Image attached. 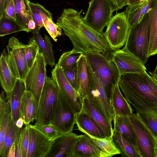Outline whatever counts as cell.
I'll return each instance as SVG.
<instances>
[{
  "mask_svg": "<svg viewBox=\"0 0 157 157\" xmlns=\"http://www.w3.org/2000/svg\"><path fill=\"white\" fill-rule=\"evenodd\" d=\"M82 11L65 8L57 20L56 24L70 39L73 48L84 54L103 53L116 50L108 44L104 33L97 32L86 22L81 14Z\"/></svg>",
  "mask_w": 157,
  "mask_h": 157,
  "instance_id": "cell-1",
  "label": "cell"
},
{
  "mask_svg": "<svg viewBox=\"0 0 157 157\" xmlns=\"http://www.w3.org/2000/svg\"><path fill=\"white\" fill-rule=\"evenodd\" d=\"M84 54L90 67L100 80L110 101L113 92L121 76L116 65L112 58L109 59L101 53Z\"/></svg>",
  "mask_w": 157,
  "mask_h": 157,
  "instance_id": "cell-2",
  "label": "cell"
},
{
  "mask_svg": "<svg viewBox=\"0 0 157 157\" xmlns=\"http://www.w3.org/2000/svg\"><path fill=\"white\" fill-rule=\"evenodd\" d=\"M150 38L149 16L147 13L140 22L130 27L122 49L134 56L145 64L148 58Z\"/></svg>",
  "mask_w": 157,
  "mask_h": 157,
  "instance_id": "cell-3",
  "label": "cell"
},
{
  "mask_svg": "<svg viewBox=\"0 0 157 157\" xmlns=\"http://www.w3.org/2000/svg\"><path fill=\"white\" fill-rule=\"evenodd\" d=\"M124 84L136 95L157 107V79L143 73H126L120 78Z\"/></svg>",
  "mask_w": 157,
  "mask_h": 157,
  "instance_id": "cell-4",
  "label": "cell"
},
{
  "mask_svg": "<svg viewBox=\"0 0 157 157\" xmlns=\"http://www.w3.org/2000/svg\"><path fill=\"white\" fill-rule=\"evenodd\" d=\"M77 114L70 101L58 88L57 103L49 124L56 128L60 134L72 132Z\"/></svg>",
  "mask_w": 157,
  "mask_h": 157,
  "instance_id": "cell-5",
  "label": "cell"
},
{
  "mask_svg": "<svg viewBox=\"0 0 157 157\" xmlns=\"http://www.w3.org/2000/svg\"><path fill=\"white\" fill-rule=\"evenodd\" d=\"M87 63L89 85L86 98L112 125L113 113L110 101L107 96L100 80L87 61Z\"/></svg>",
  "mask_w": 157,
  "mask_h": 157,
  "instance_id": "cell-6",
  "label": "cell"
},
{
  "mask_svg": "<svg viewBox=\"0 0 157 157\" xmlns=\"http://www.w3.org/2000/svg\"><path fill=\"white\" fill-rule=\"evenodd\" d=\"M44 57L40 51L33 65L30 68L24 81L25 90L31 92L34 99L36 120L42 91L47 77Z\"/></svg>",
  "mask_w": 157,
  "mask_h": 157,
  "instance_id": "cell-7",
  "label": "cell"
},
{
  "mask_svg": "<svg viewBox=\"0 0 157 157\" xmlns=\"http://www.w3.org/2000/svg\"><path fill=\"white\" fill-rule=\"evenodd\" d=\"M58 86L51 78L47 77L40 97L35 124H49L57 103Z\"/></svg>",
  "mask_w": 157,
  "mask_h": 157,
  "instance_id": "cell-8",
  "label": "cell"
},
{
  "mask_svg": "<svg viewBox=\"0 0 157 157\" xmlns=\"http://www.w3.org/2000/svg\"><path fill=\"white\" fill-rule=\"evenodd\" d=\"M114 11L109 0H91L83 19L93 29L103 33L104 28L111 20Z\"/></svg>",
  "mask_w": 157,
  "mask_h": 157,
  "instance_id": "cell-9",
  "label": "cell"
},
{
  "mask_svg": "<svg viewBox=\"0 0 157 157\" xmlns=\"http://www.w3.org/2000/svg\"><path fill=\"white\" fill-rule=\"evenodd\" d=\"M136 135L138 150L141 157H156L157 138L136 114L130 116Z\"/></svg>",
  "mask_w": 157,
  "mask_h": 157,
  "instance_id": "cell-10",
  "label": "cell"
},
{
  "mask_svg": "<svg viewBox=\"0 0 157 157\" xmlns=\"http://www.w3.org/2000/svg\"><path fill=\"white\" fill-rule=\"evenodd\" d=\"M25 46L15 36L10 38L6 46L8 63L11 70L17 79L24 81L29 70L25 55Z\"/></svg>",
  "mask_w": 157,
  "mask_h": 157,
  "instance_id": "cell-11",
  "label": "cell"
},
{
  "mask_svg": "<svg viewBox=\"0 0 157 157\" xmlns=\"http://www.w3.org/2000/svg\"><path fill=\"white\" fill-rule=\"evenodd\" d=\"M104 33L109 45L116 50L125 44L130 27L124 12L117 13L113 16Z\"/></svg>",
  "mask_w": 157,
  "mask_h": 157,
  "instance_id": "cell-12",
  "label": "cell"
},
{
  "mask_svg": "<svg viewBox=\"0 0 157 157\" xmlns=\"http://www.w3.org/2000/svg\"><path fill=\"white\" fill-rule=\"evenodd\" d=\"M111 55L121 75L126 73H143L146 72L145 64L142 61L122 49L113 51Z\"/></svg>",
  "mask_w": 157,
  "mask_h": 157,
  "instance_id": "cell-13",
  "label": "cell"
},
{
  "mask_svg": "<svg viewBox=\"0 0 157 157\" xmlns=\"http://www.w3.org/2000/svg\"><path fill=\"white\" fill-rule=\"evenodd\" d=\"M79 136L72 132L59 134L52 140L46 157H73Z\"/></svg>",
  "mask_w": 157,
  "mask_h": 157,
  "instance_id": "cell-14",
  "label": "cell"
},
{
  "mask_svg": "<svg viewBox=\"0 0 157 157\" xmlns=\"http://www.w3.org/2000/svg\"><path fill=\"white\" fill-rule=\"evenodd\" d=\"M52 78L71 104L77 113L81 110L82 99L67 80L63 69L57 63L52 72Z\"/></svg>",
  "mask_w": 157,
  "mask_h": 157,
  "instance_id": "cell-15",
  "label": "cell"
},
{
  "mask_svg": "<svg viewBox=\"0 0 157 157\" xmlns=\"http://www.w3.org/2000/svg\"><path fill=\"white\" fill-rule=\"evenodd\" d=\"M52 140L29 124V142L27 157H46Z\"/></svg>",
  "mask_w": 157,
  "mask_h": 157,
  "instance_id": "cell-16",
  "label": "cell"
},
{
  "mask_svg": "<svg viewBox=\"0 0 157 157\" xmlns=\"http://www.w3.org/2000/svg\"><path fill=\"white\" fill-rule=\"evenodd\" d=\"M78 130L90 137L103 138L108 136L101 126L89 115L81 111L76 115Z\"/></svg>",
  "mask_w": 157,
  "mask_h": 157,
  "instance_id": "cell-17",
  "label": "cell"
},
{
  "mask_svg": "<svg viewBox=\"0 0 157 157\" xmlns=\"http://www.w3.org/2000/svg\"><path fill=\"white\" fill-rule=\"evenodd\" d=\"M73 157H105L88 135H79L74 148Z\"/></svg>",
  "mask_w": 157,
  "mask_h": 157,
  "instance_id": "cell-18",
  "label": "cell"
},
{
  "mask_svg": "<svg viewBox=\"0 0 157 157\" xmlns=\"http://www.w3.org/2000/svg\"><path fill=\"white\" fill-rule=\"evenodd\" d=\"M119 86L128 102L134 108L137 113L151 114L157 117V107L153 106L132 92L120 79Z\"/></svg>",
  "mask_w": 157,
  "mask_h": 157,
  "instance_id": "cell-19",
  "label": "cell"
},
{
  "mask_svg": "<svg viewBox=\"0 0 157 157\" xmlns=\"http://www.w3.org/2000/svg\"><path fill=\"white\" fill-rule=\"evenodd\" d=\"M17 79L10 67L7 52L6 49H4L0 58V81L1 86L6 94L13 90Z\"/></svg>",
  "mask_w": 157,
  "mask_h": 157,
  "instance_id": "cell-20",
  "label": "cell"
},
{
  "mask_svg": "<svg viewBox=\"0 0 157 157\" xmlns=\"http://www.w3.org/2000/svg\"><path fill=\"white\" fill-rule=\"evenodd\" d=\"M25 90L24 81L17 79L13 89L10 92L6 94V99L10 101L12 118L15 122L21 117L20 107L23 95Z\"/></svg>",
  "mask_w": 157,
  "mask_h": 157,
  "instance_id": "cell-21",
  "label": "cell"
},
{
  "mask_svg": "<svg viewBox=\"0 0 157 157\" xmlns=\"http://www.w3.org/2000/svg\"><path fill=\"white\" fill-rule=\"evenodd\" d=\"M110 102L115 116H130L133 110L130 104L122 94L119 86L116 85L112 95Z\"/></svg>",
  "mask_w": 157,
  "mask_h": 157,
  "instance_id": "cell-22",
  "label": "cell"
},
{
  "mask_svg": "<svg viewBox=\"0 0 157 157\" xmlns=\"http://www.w3.org/2000/svg\"><path fill=\"white\" fill-rule=\"evenodd\" d=\"M113 121L114 127L139 151L136 134L130 120V116H113Z\"/></svg>",
  "mask_w": 157,
  "mask_h": 157,
  "instance_id": "cell-23",
  "label": "cell"
},
{
  "mask_svg": "<svg viewBox=\"0 0 157 157\" xmlns=\"http://www.w3.org/2000/svg\"><path fill=\"white\" fill-rule=\"evenodd\" d=\"M82 99V106L81 111L91 116L101 126L108 136L112 137L114 132L112 125L87 98Z\"/></svg>",
  "mask_w": 157,
  "mask_h": 157,
  "instance_id": "cell-24",
  "label": "cell"
},
{
  "mask_svg": "<svg viewBox=\"0 0 157 157\" xmlns=\"http://www.w3.org/2000/svg\"><path fill=\"white\" fill-rule=\"evenodd\" d=\"M87 67L86 56L83 53L78 59L77 64L78 93L82 99L87 97L89 90V84Z\"/></svg>",
  "mask_w": 157,
  "mask_h": 157,
  "instance_id": "cell-25",
  "label": "cell"
},
{
  "mask_svg": "<svg viewBox=\"0 0 157 157\" xmlns=\"http://www.w3.org/2000/svg\"><path fill=\"white\" fill-rule=\"evenodd\" d=\"M5 91L0 95V150L2 149L7 127L12 119L10 101L6 99Z\"/></svg>",
  "mask_w": 157,
  "mask_h": 157,
  "instance_id": "cell-26",
  "label": "cell"
},
{
  "mask_svg": "<svg viewBox=\"0 0 157 157\" xmlns=\"http://www.w3.org/2000/svg\"><path fill=\"white\" fill-rule=\"evenodd\" d=\"M152 0H144L128 5L124 11L129 24L132 27L140 22L150 7Z\"/></svg>",
  "mask_w": 157,
  "mask_h": 157,
  "instance_id": "cell-27",
  "label": "cell"
},
{
  "mask_svg": "<svg viewBox=\"0 0 157 157\" xmlns=\"http://www.w3.org/2000/svg\"><path fill=\"white\" fill-rule=\"evenodd\" d=\"M148 13L150 28L149 58L157 54V0H152Z\"/></svg>",
  "mask_w": 157,
  "mask_h": 157,
  "instance_id": "cell-28",
  "label": "cell"
},
{
  "mask_svg": "<svg viewBox=\"0 0 157 157\" xmlns=\"http://www.w3.org/2000/svg\"><path fill=\"white\" fill-rule=\"evenodd\" d=\"M33 36L38 44L40 51L42 53L47 65L53 67L56 65L52 44L49 36L46 34L44 37L41 36L40 30L36 29L31 31Z\"/></svg>",
  "mask_w": 157,
  "mask_h": 157,
  "instance_id": "cell-29",
  "label": "cell"
},
{
  "mask_svg": "<svg viewBox=\"0 0 157 157\" xmlns=\"http://www.w3.org/2000/svg\"><path fill=\"white\" fill-rule=\"evenodd\" d=\"M16 21L27 33L30 32L28 28L29 21L33 20L32 12L29 0H13Z\"/></svg>",
  "mask_w": 157,
  "mask_h": 157,
  "instance_id": "cell-30",
  "label": "cell"
},
{
  "mask_svg": "<svg viewBox=\"0 0 157 157\" xmlns=\"http://www.w3.org/2000/svg\"><path fill=\"white\" fill-rule=\"evenodd\" d=\"M21 117L25 126L33 122L36 118V110L33 95L30 92L25 90L23 94L20 107Z\"/></svg>",
  "mask_w": 157,
  "mask_h": 157,
  "instance_id": "cell-31",
  "label": "cell"
},
{
  "mask_svg": "<svg viewBox=\"0 0 157 157\" xmlns=\"http://www.w3.org/2000/svg\"><path fill=\"white\" fill-rule=\"evenodd\" d=\"M113 130V140L122 157H141L135 147L124 137L116 128L114 127Z\"/></svg>",
  "mask_w": 157,
  "mask_h": 157,
  "instance_id": "cell-32",
  "label": "cell"
},
{
  "mask_svg": "<svg viewBox=\"0 0 157 157\" xmlns=\"http://www.w3.org/2000/svg\"><path fill=\"white\" fill-rule=\"evenodd\" d=\"M22 130L16 126V122L12 119L7 127L3 145L0 150L1 156L7 157L10 148L13 143H17Z\"/></svg>",
  "mask_w": 157,
  "mask_h": 157,
  "instance_id": "cell-33",
  "label": "cell"
},
{
  "mask_svg": "<svg viewBox=\"0 0 157 157\" xmlns=\"http://www.w3.org/2000/svg\"><path fill=\"white\" fill-rule=\"evenodd\" d=\"M90 137L105 157H111L120 154L119 150L114 143L112 137L108 136L103 138Z\"/></svg>",
  "mask_w": 157,
  "mask_h": 157,
  "instance_id": "cell-34",
  "label": "cell"
},
{
  "mask_svg": "<svg viewBox=\"0 0 157 157\" xmlns=\"http://www.w3.org/2000/svg\"><path fill=\"white\" fill-rule=\"evenodd\" d=\"M83 53L73 48L63 53L60 57L57 64L63 70L77 67L78 61Z\"/></svg>",
  "mask_w": 157,
  "mask_h": 157,
  "instance_id": "cell-35",
  "label": "cell"
},
{
  "mask_svg": "<svg viewBox=\"0 0 157 157\" xmlns=\"http://www.w3.org/2000/svg\"><path fill=\"white\" fill-rule=\"evenodd\" d=\"M29 6L31 9L33 20L36 23V29L40 30L44 27L43 17L45 16L52 19V14L44 7L38 3H33L30 2Z\"/></svg>",
  "mask_w": 157,
  "mask_h": 157,
  "instance_id": "cell-36",
  "label": "cell"
},
{
  "mask_svg": "<svg viewBox=\"0 0 157 157\" xmlns=\"http://www.w3.org/2000/svg\"><path fill=\"white\" fill-rule=\"evenodd\" d=\"M24 31L16 21L12 18L6 17L4 14L0 17V36Z\"/></svg>",
  "mask_w": 157,
  "mask_h": 157,
  "instance_id": "cell-37",
  "label": "cell"
},
{
  "mask_svg": "<svg viewBox=\"0 0 157 157\" xmlns=\"http://www.w3.org/2000/svg\"><path fill=\"white\" fill-rule=\"evenodd\" d=\"M40 50L39 45L33 36L28 44H26L25 49L26 58L29 70L34 63Z\"/></svg>",
  "mask_w": 157,
  "mask_h": 157,
  "instance_id": "cell-38",
  "label": "cell"
},
{
  "mask_svg": "<svg viewBox=\"0 0 157 157\" xmlns=\"http://www.w3.org/2000/svg\"><path fill=\"white\" fill-rule=\"evenodd\" d=\"M43 21L44 27L50 36L56 42L57 38L62 35V28L58 25L54 23L52 19L45 16L43 17Z\"/></svg>",
  "mask_w": 157,
  "mask_h": 157,
  "instance_id": "cell-39",
  "label": "cell"
},
{
  "mask_svg": "<svg viewBox=\"0 0 157 157\" xmlns=\"http://www.w3.org/2000/svg\"><path fill=\"white\" fill-rule=\"evenodd\" d=\"M136 114L157 138V117L151 114Z\"/></svg>",
  "mask_w": 157,
  "mask_h": 157,
  "instance_id": "cell-40",
  "label": "cell"
},
{
  "mask_svg": "<svg viewBox=\"0 0 157 157\" xmlns=\"http://www.w3.org/2000/svg\"><path fill=\"white\" fill-rule=\"evenodd\" d=\"M33 127L51 140L55 139L60 134L54 127L50 124H34Z\"/></svg>",
  "mask_w": 157,
  "mask_h": 157,
  "instance_id": "cell-41",
  "label": "cell"
},
{
  "mask_svg": "<svg viewBox=\"0 0 157 157\" xmlns=\"http://www.w3.org/2000/svg\"><path fill=\"white\" fill-rule=\"evenodd\" d=\"M63 70L67 80L73 88L78 92L77 67Z\"/></svg>",
  "mask_w": 157,
  "mask_h": 157,
  "instance_id": "cell-42",
  "label": "cell"
},
{
  "mask_svg": "<svg viewBox=\"0 0 157 157\" xmlns=\"http://www.w3.org/2000/svg\"><path fill=\"white\" fill-rule=\"evenodd\" d=\"M5 16L16 21V17L13 0H5Z\"/></svg>",
  "mask_w": 157,
  "mask_h": 157,
  "instance_id": "cell-43",
  "label": "cell"
},
{
  "mask_svg": "<svg viewBox=\"0 0 157 157\" xmlns=\"http://www.w3.org/2000/svg\"><path fill=\"white\" fill-rule=\"evenodd\" d=\"M29 124L25 126L22 129L23 134L22 157H27V156L29 142Z\"/></svg>",
  "mask_w": 157,
  "mask_h": 157,
  "instance_id": "cell-44",
  "label": "cell"
},
{
  "mask_svg": "<svg viewBox=\"0 0 157 157\" xmlns=\"http://www.w3.org/2000/svg\"><path fill=\"white\" fill-rule=\"evenodd\" d=\"M23 132L22 130L18 140L16 144L15 157H22Z\"/></svg>",
  "mask_w": 157,
  "mask_h": 157,
  "instance_id": "cell-45",
  "label": "cell"
},
{
  "mask_svg": "<svg viewBox=\"0 0 157 157\" xmlns=\"http://www.w3.org/2000/svg\"><path fill=\"white\" fill-rule=\"evenodd\" d=\"M112 3L114 11H117L128 5V0H109Z\"/></svg>",
  "mask_w": 157,
  "mask_h": 157,
  "instance_id": "cell-46",
  "label": "cell"
},
{
  "mask_svg": "<svg viewBox=\"0 0 157 157\" xmlns=\"http://www.w3.org/2000/svg\"><path fill=\"white\" fill-rule=\"evenodd\" d=\"M16 151V144L13 143L9 150L7 157H15Z\"/></svg>",
  "mask_w": 157,
  "mask_h": 157,
  "instance_id": "cell-47",
  "label": "cell"
},
{
  "mask_svg": "<svg viewBox=\"0 0 157 157\" xmlns=\"http://www.w3.org/2000/svg\"><path fill=\"white\" fill-rule=\"evenodd\" d=\"M5 13V0H0V17Z\"/></svg>",
  "mask_w": 157,
  "mask_h": 157,
  "instance_id": "cell-48",
  "label": "cell"
},
{
  "mask_svg": "<svg viewBox=\"0 0 157 157\" xmlns=\"http://www.w3.org/2000/svg\"><path fill=\"white\" fill-rule=\"evenodd\" d=\"M36 27V25L35 21L33 19L30 20L28 24V28L30 32H31L32 30L35 29Z\"/></svg>",
  "mask_w": 157,
  "mask_h": 157,
  "instance_id": "cell-49",
  "label": "cell"
},
{
  "mask_svg": "<svg viewBox=\"0 0 157 157\" xmlns=\"http://www.w3.org/2000/svg\"><path fill=\"white\" fill-rule=\"evenodd\" d=\"M23 124H24V120L21 117L18 118L16 122V126L20 128H21Z\"/></svg>",
  "mask_w": 157,
  "mask_h": 157,
  "instance_id": "cell-50",
  "label": "cell"
},
{
  "mask_svg": "<svg viewBox=\"0 0 157 157\" xmlns=\"http://www.w3.org/2000/svg\"><path fill=\"white\" fill-rule=\"evenodd\" d=\"M151 75L157 79V65L155 70L152 72H149Z\"/></svg>",
  "mask_w": 157,
  "mask_h": 157,
  "instance_id": "cell-51",
  "label": "cell"
},
{
  "mask_svg": "<svg viewBox=\"0 0 157 157\" xmlns=\"http://www.w3.org/2000/svg\"><path fill=\"white\" fill-rule=\"evenodd\" d=\"M140 0H128V5H131L134 4L140 1Z\"/></svg>",
  "mask_w": 157,
  "mask_h": 157,
  "instance_id": "cell-52",
  "label": "cell"
},
{
  "mask_svg": "<svg viewBox=\"0 0 157 157\" xmlns=\"http://www.w3.org/2000/svg\"><path fill=\"white\" fill-rule=\"evenodd\" d=\"M155 152H156V157H157V139L156 147H155Z\"/></svg>",
  "mask_w": 157,
  "mask_h": 157,
  "instance_id": "cell-53",
  "label": "cell"
},
{
  "mask_svg": "<svg viewBox=\"0 0 157 157\" xmlns=\"http://www.w3.org/2000/svg\"><path fill=\"white\" fill-rule=\"evenodd\" d=\"M143 0H140V1H143Z\"/></svg>",
  "mask_w": 157,
  "mask_h": 157,
  "instance_id": "cell-54",
  "label": "cell"
}]
</instances>
